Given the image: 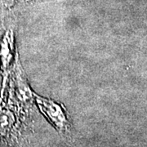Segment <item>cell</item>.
Here are the masks:
<instances>
[{
    "label": "cell",
    "mask_w": 147,
    "mask_h": 147,
    "mask_svg": "<svg viewBox=\"0 0 147 147\" xmlns=\"http://www.w3.org/2000/svg\"><path fill=\"white\" fill-rule=\"evenodd\" d=\"M36 101L41 111L47 116L48 119L58 128L62 129L66 123V117L62 107L53 100L38 96H36Z\"/></svg>",
    "instance_id": "obj_1"
},
{
    "label": "cell",
    "mask_w": 147,
    "mask_h": 147,
    "mask_svg": "<svg viewBox=\"0 0 147 147\" xmlns=\"http://www.w3.org/2000/svg\"><path fill=\"white\" fill-rule=\"evenodd\" d=\"M11 56V40L8 36H6L0 42V57L4 61L8 60Z\"/></svg>",
    "instance_id": "obj_2"
}]
</instances>
